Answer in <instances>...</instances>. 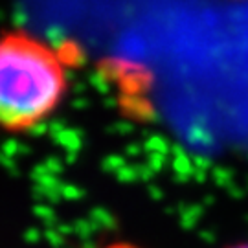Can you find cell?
I'll return each mask as SVG.
<instances>
[{
    "label": "cell",
    "mask_w": 248,
    "mask_h": 248,
    "mask_svg": "<svg viewBox=\"0 0 248 248\" xmlns=\"http://www.w3.org/2000/svg\"><path fill=\"white\" fill-rule=\"evenodd\" d=\"M70 72L62 53L26 30L0 33V131L26 134L64 101Z\"/></svg>",
    "instance_id": "obj_1"
},
{
    "label": "cell",
    "mask_w": 248,
    "mask_h": 248,
    "mask_svg": "<svg viewBox=\"0 0 248 248\" xmlns=\"http://www.w3.org/2000/svg\"><path fill=\"white\" fill-rule=\"evenodd\" d=\"M224 248H248V241H241V243H233V245H228Z\"/></svg>",
    "instance_id": "obj_2"
}]
</instances>
